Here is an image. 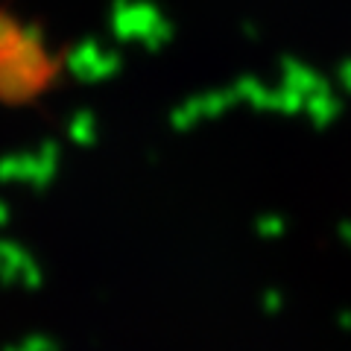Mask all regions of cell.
Returning <instances> with one entry per match:
<instances>
[{
    "instance_id": "1",
    "label": "cell",
    "mask_w": 351,
    "mask_h": 351,
    "mask_svg": "<svg viewBox=\"0 0 351 351\" xmlns=\"http://www.w3.org/2000/svg\"><path fill=\"white\" fill-rule=\"evenodd\" d=\"M50 59L38 41H29L15 21L0 15V94L27 97L44 88Z\"/></svg>"
}]
</instances>
